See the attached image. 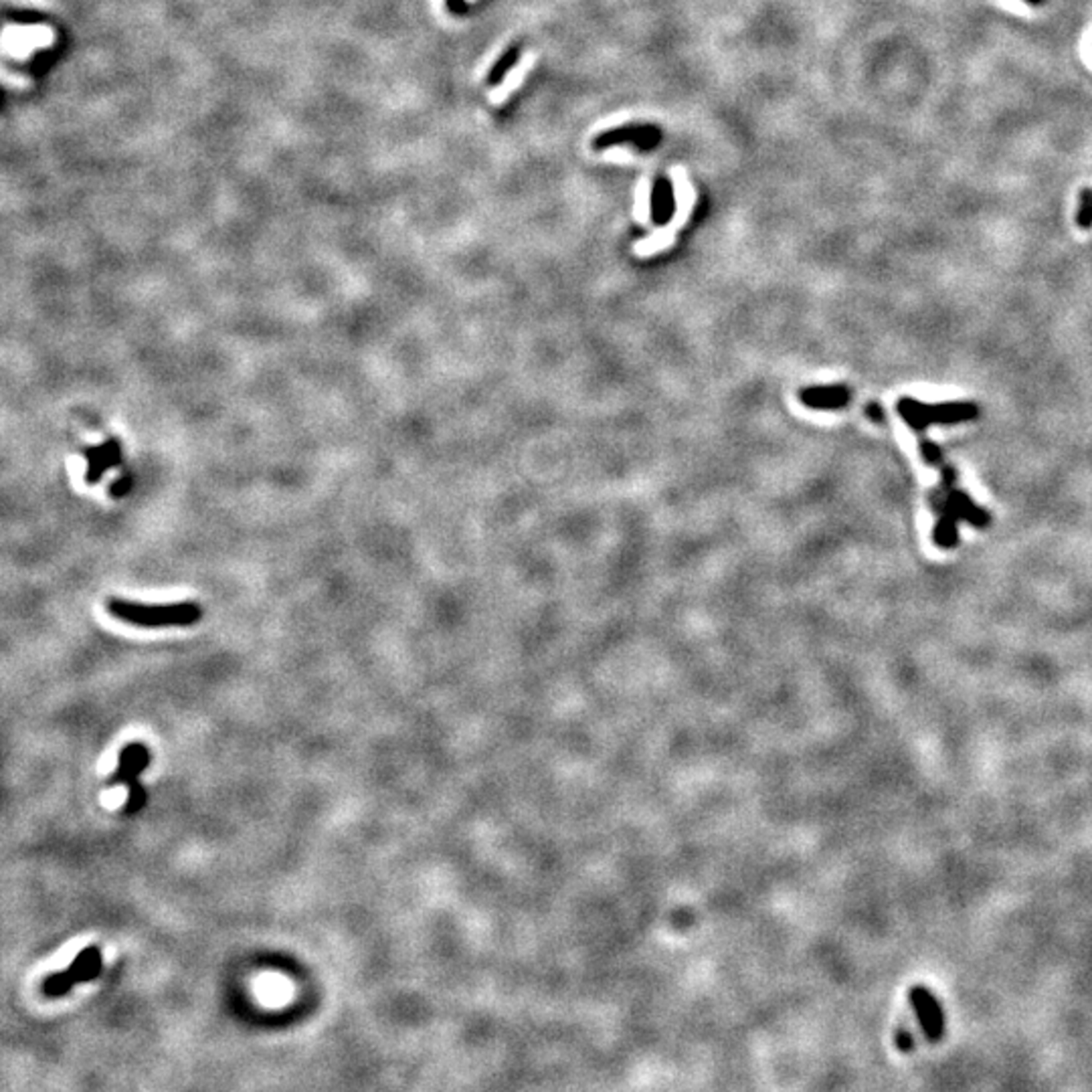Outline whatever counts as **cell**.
<instances>
[{
  "mask_svg": "<svg viewBox=\"0 0 1092 1092\" xmlns=\"http://www.w3.org/2000/svg\"><path fill=\"white\" fill-rule=\"evenodd\" d=\"M898 415L909 423V427L916 434L927 429L932 423L939 425H955V423L973 421L979 415V407L975 402L957 401V402H941V405H927L912 397H902L897 405Z\"/></svg>",
  "mask_w": 1092,
  "mask_h": 1092,
  "instance_id": "7a4b0ae2",
  "label": "cell"
},
{
  "mask_svg": "<svg viewBox=\"0 0 1092 1092\" xmlns=\"http://www.w3.org/2000/svg\"><path fill=\"white\" fill-rule=\"evenodd\" d=\"M866 415L872 419V421H876V423L884 421V409H882L878 402H870V405L866 407Z\"/></svg>",
  "mask_w": 1092,
  "mask_h": 1092,
  "instance_id": "d6986e66",
  "label": "cell"
},
{
  "mask_svg": "<svg viewBox=\"0 0 1092 1092\" xmlns=\"http://www.w3.org/2000/svg\"><path fill=\"white\" fill-rule=\"evenodd\" d=\"M1076 222L1081 229H1092V188H1082L1081 199H1078Z\"/></svg>",
  "mask_w": 1092,
  "mask_h": 1092,
  "instance_id": "5bb4252c",
  "label": "cell"
},
{
  "mask_svg": "<svg viewBox=\"0 0 1092 1092\" xmlns=\"http://www.w3.org/2000/svg\"><path fill=\"white\" fill-rule=\"evenodd\" d=\"M959 520L955 518L946 516V514H939L935 522V528H932V541H935L937 546L941 548H953L957 546L959 541Z\"/></svg>",
  "mask_w": 1092,
  "mask_h": 1092,
  "instance_id": "7c38bea8",
  "label": "cell"
},
{
  "mask_svg": "<svg viewBox=\"0 0 1092 1092\" xmlns=\"http://www.w3.org/2000/svg\"><path fill=\"white\" fill-rule=\"evenodd\" d=\"M534 63H537V53H526L524 57H522L520 61H518L516 65L510 70L508 75L504 77L502 83H500L498 88H496L494 92L490 93L492 104H496V106L504 104V101H506L508 97L512 96V92H516V89L520 88L522 81H524V77L528 75V71L533 70Z\"/></svg>",
  "mask_w": 1092,
  "mask_h": 1092,
  "instance_id": "30bf717a",
  "label": "cell"
},
{
  "mask_svg": "<svg viewBox=\"0 0 1092 1092\" xmlns=\"http://www.w3.org/2000/svg\"><path fill=\"white\" fill-rule=\"evenodd\" d=\"M909 1000L928 1042H939L945 1036V1013L935 993L924 985H914L909 991Z\"/></svg>",
  "mask_w": 1092,
  "mask_h": 1092,
  "instance_id": "8992f818",
  "label": "cell"
},
{
  "mask_svg": "<svg viewBox=\"0 0 1092 1092\" xmlns=\"http://www.w3.org/2000/svg\"><path fill=\"white\" fill-rule=\"evenodd\" d=\"M1023 2H1027V4H1042L1044 0H1023Z\"/></svg>",
  "mask_w": 1092,
  "mask_h": 1092,
  "instance_id": "ffe728a7",
  "label": "cell"
},
{
  "mask_svg": "<svg viewBox=\"0 0 1092 1092\" xmlns=\"http://www.w3.org/2000/svg\"><path fill=\"white\" fill-rule=\"evenodd\" d=\"M603 158H607V160H615V162H629L633 156H631V150L619 148V146H615V148L605 150Z\"/></svg>",
  "mask_w": 1092,
  "mask_h": 1092,
  "instance_id": "ac0fdd59",
  "label": "cell"
},
{
  "mask_svg": "<svg viewBox=\"0 0 1092 1092\" xmlns=\"http://www.w3.org/2000/svg\"><path fill=\"white\" fill-rule=\"evenodd\" d=\"M674 233H676V231L672 229L670 225H667L666 229L655 231L652 237L637 241L633 249H636V254L640 257L654 255V254H658V251H663V249H667V247L674 245V239H676Z\"/></svg>",
  "mask_w": 1092,
  "mask_h": 1092,
  "instance_id": "8fae6325",
  "label": "cell"
},
{
  "mask_svg": "<svg viewBox=\"0 0 1092 1092\" xmlns=\"http://www.w3.org/2000/svg\"><path fill=\"white\" fill-rule=\"evenodd\" d=\"M799 399L805 407L816 411H838L843 409L852 399V393L846 384H828V387H809L799 393Z\"/></svg>",
  "mask_w": 1092,
  "mask_h": 1092,
  "instance_id": "ba28073f",
  "label": "cell"
},
{
  "mask_svg": "<svg viewBox=\"0 0 1092 1092\" xmlns=\"http://www.w3.org/2000/svg\"><path fill=\"white\" fill-rule=\"evenodd\" d=\"M894 1044H897L898 1050L905 1052V1054H906V1052H910L912 1048H914V1040H912V1034L909 1030H905V1027H901V1030L894 1034Z\"/></svg>",
  "mask_w": 1092,
  "mask_h": 1092,
  "instance_id": "e0dca14e",
  "label": "cell"
},
{
  "mask_svg": "<svg viewBox=\"0 0 1092 1092\" xmlns=\"http://www.w3.org/2000/svg\"><path fill=\"white\" fill-rule=\"evenodd\" d=\"M106 611L118 621L146 629L191 627L203 619V607L196 601L140 603L128 599H108Z\"/></svg>",
  "mask_w": 1092,
  "mask_h": 1092,
  "instance_id": "6da1fadb",
  "label": "cell"
},
{
  "mask_svg": "<svg viewBox=\"0 0 1092 1092\" xmlns=\"http://www.w3.org/2000/svg\"><path fill=\"white\" fill-rule=\"evenodd\" d=\"M931 506L932 512L939 516V514H946V516L955 518L959 522H969L973 524L975 528H985L989 524V514L985 512L983 508H979L973 500L969 498V494H965L963 490H957V488H946L941 486L937 490L931 492Z\"/></svg>",
  "mask_w": 1092,
  "mask_h": 1092,
  "instance_id": "5b68a950",
  "label": "cell"
},
{
  "mask_svg": "<svg viewBox=\"0 0 1092 1092\" xmlns=\"http://www.w3.org/2000/svg\"><path fill=\"white\" fill-rule=\"evenodd\" d=\"M150 761H152V753H150V748L144 743H130L119 753L118 769L111 775L110 783L111 785L128 787V801L124 805L126 816H134V813L142 811L146 801H148V793L140 785L138 779L146 771V766L150 765Z\"/></svg>",
  "mask_w": 1092,
  "mask_h": 1092,
  "instance_id": "3957f363",
  "label": "cell"
},
{
  "mask_svg": "<svg viewBox=\"0 0 1092 1092\" xmlns=\"http://www.w3.org/2000/svg\"><path fill=\"white\" fill-rule=\"evenodd\" d=\"M101 969H104V955H101L100 946L97 945L85 946L83 950H79V953L75 955V959H73L71 965L67 967L65 971L51 973L43 979L41 983L43 995L51 997V1000L63 997L65 993H70L75 985L88 983L92 982V979H96L97 975L101 973Z\"/></svg>",
  "mask_w": 1092,
  "mask_h": 1092,
  "instance_id": "277c9868",
  "label": "cell"
},
{
  "mask_svg": "<svg viewBox=\"0 0 1092 1092\" xmlns=\"http://www.w3.org/2000/svg\"><path fill=\"white\" fill-rule=\"evenodd\" d=\"M85 460H88V468H85V482L89 486L93 483L101 482L104 475L110 472V470L118 468L119 461H122L124 449H122V441L118 437H110L106 439L104 443L100 445H92L83 452Z\"/></svg>",
  "mask_w": 1092,
  "mask_h": 1092,
  "instance_id": "52a82bcc",
  "label": "cell"
},
{
  "mask_svg": "<svg viewBox=\"0 0 1092 1092\" xmlns=\"http://www.w3.org/2000/svg\"><path fill=\"white\" fill-rule=\"evenodd\" d=\"M633 215H636L637 222H641V225H648L649 218H652V184H649V178H641L637 182Z\"/></svg>",
  "mask_w": 1092,
  "mask_h": 1092,
  "instance_id": "4fadbf2b",
  "label": "cell"
},
{
  "mask_svg": "<svg viewBox=\"0 0 1092 1092\" xmlns=\"http://www.w3.org/2000/svg\"><path fill=\"white\" fill-rule=\"evenodd\" d=\"M672 181H674L676 213L674 218H672L670 227L674 231H678L686 225L688 218L692 215L694 203H696V192H694L690 178H688L686 170H684L682 166H674V169H672Z\"/></svg>",
  "mask_w": 1092,
  "mask_h": 1092,
  "instance_id": "9c48e42d",
  "label": "cell"
},
{
  "mask_svg": "<svg viewBox=\"0 0 1092 1092\" xmlns=\"http://www.w3.org/2000/svg\"><path fill=\"white\" fill-rule=\"evenodd\" d=\"M132 483H134V479H132V474L119 475V478L115 479V482L110 486V496L115 500L124 498L126 494H130Z\"/></svg>",
  "mask_w": 1092,
  "mask_h": 1092,
  "instance_id": "2e32d148",
  "label": "cell"
},
{
  "mask_svg": "<svg viewBox=\"0 0 1092 1092\" xmlns=\"http://www.w3.org/2000/svg\"><path fill=\"white\" fill-rule=\"evenodd\" d=\"M920 456H923L924 464L935 465V468H941V465H945L943 452H941L939 445H935L932 441H920Z\"/></svg>",
  "mask_w": 1092,
  "mask_h": 1092,
  "instance_id": "9a60e30c",
  "label": "cell"
}]
</instances>
